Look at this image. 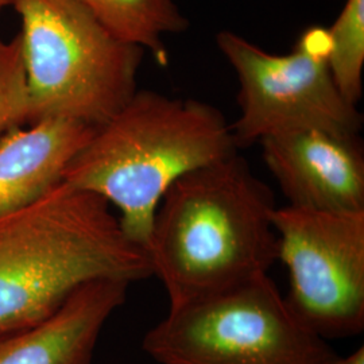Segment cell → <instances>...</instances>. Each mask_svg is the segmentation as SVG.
<instances>
[{
    "label": "cell",
    "mask_w": 364,
    "mask_h": 364,
    "mask_svg": "<svg viewBox=\"0 0 364 364\" xmlns=\"http://www.w3.org/2000/svg\"><path fill=\"white\" fill-rule=\"evenodd\" d=\"M275 208L270 188L237 153L174 182L146 247L170 308L267 275L278 260Z\"/></svg>",
    "instance_id": "cell-1"
},
{
    "label": "cell",
    "mask_w": 364,
    "mask_h": 364,
    "mask_svg": "<svg viewBox=\"0 0 364 364\" xmlns=\"http://www.w3.org/2000/svg\"><path fill=\"white\" fill-rule=\"evenodd\" d=\"M151 277L105 198L65 181L0 216V333L46 321L92 281Z\"/></svg>",
    "instance_id": "cell-2"
},
{
    "label": "cell",
    "mask_w": 364,
    "mask_h": 364,
    "mask_svg": "<svg viewBox=\"0 0 364 364\" xmlns=\"http://www.w3.org/2000/svg\"><path fill=\"white\" fill-rule=\"evenodd\" d=\"M237 153L231 124L213 105L138 91L95 127L63 181L119 210L126 236L146 250L156 208L183 174Z\"/></svg>",
    "instance_id": "cell-3"
},
{
    "label": "cell",
    "mask_w": 364,
    "mask_h": 364,
    "mask_svg": "<svg viewBox=\"0 0 364 364\" xmlns=\"http://www.w3.org/2000/svg\"><path fill=\"white\" fill-rule=\"evenodd\" d=\"M21 19L28 124L70 119L97 127L136 92L144 50L112 36L77 0H11Z\"/></svg>",
    "instance_id": "cell-4"
},
{
    "label": "cell",
    "mask_w": 364,
    "mask_h": 364,
    "mask_svg": "<svg viewBox=\"0 0 364 364\" xmlns=\"http://www.w3.org/2000/svg\"><path fill=\"white\" fill-rule=\"evenodd\" d=\"M142 348L159 364H326L335 353L269 274L169 308L144 335Z\"/></svg>",
    "instance_id": "cell-5"
},
{
    "label": "cell",
    "mask_w": 364,
    "mask_h": 364,
    "mask_svg": "<svg viewBox=\"0 0 364 364\" xmlns=\"http://www.w3.org/2000/svg\"><path fill=\"white\" fill-rule=\"evenodd\" d=\"M216 43L239 84L240 114L231 124L237 149L281 131L360 134L362 115L338 91L329 69L326 28H308L287 54L266 52L228 30L216 36Z\"/></svg>",
    "instance_id": "cell-6"
},
{
    "label": "cell",
    "mask_w": 364,
    "mask_h": 364,
    "mask_svg": "<svg viewBox=\"0 0 364 364\" xmlns=\"http://www.w3.org/2000/svg\"><path fill=\"white\" fill-rule=\"evenodd\" d=\"M278 260L287 267V301L323 338L364 329V210L275 208Z\"/></svg>",
    "instance_id": "cell-7"
},
{
    "label": "cell",
    "mask_w": 364,
    "mask_h": 364,
    "mask_svg": "<svg viewBox=\"0 0 364 364\" xmlns=\"http://www.w3.org/2000/svg\"><path fill=\"white\" fill-rule=\"evenodd\" d=\"M259 144L287 205L364 210V150L359 135L299 129L267 135Z\"/></svg>",
    "instance_id": "cell-8"
},
{
    "label": "cell",
    "mask_w": 364,
    "mask_h": 364,
    "mask_svg": "<svg viewBox=\"0 0 364 364\" xmlns=\"http://www.w3.org/2000/svg\"><path fill=\"white\" fill-rule=\"evenodd\" d=\"M130 285L92 281L46 321L0 333V364H91L102 331L124 304Z\"/></svg>",
    "instance_id": "cell-9"
},
{
    "label": "cell",
    "mask_w": 364,
    "mask_h": 364,
    "mask_svg": "<svg viewBox=\"0 0 364 364\" xmlns=\"http://www.w3.org/2000/svg\"><path fill=\"white\" fill-rule=\"evenodd\" d=\"M95 127L70 119H45L16 129L0 142V216L46 195Z\"/></svg>",
    "instance_id": "cell-10"
},
{
    "label": "cell",
    "mask_w": 364,
    "mask_h": 364,
    "mask_svg": "<svg viewBox=\"0 0 364 364\" xmlns=\"http://www.w3.org/2000/svg\"><path fill=\"white\" fill-rule=\"evenodd\" d=\"M117 39L150 52L161 66L169 64L164 38L189 23L176 0H77Z\"/></svg>",
    "instance_id": "cell-11"
},
{
    "label": "cell",
    "mask_w": 364,
    "mask_h": 364,
    "mask_svg": "<svg viewBox=\"0 0 364 364\" xmlns=\"http://www.w3.org/2000/svg\"><path fill=\"white\" fill-rule=\"evenodd\" d=\"M326 33L331 73L346 100L358 107L363 91L364 0H347Z\"/></svg>",
    "instance_id": "cell-12"
},
{
    "label": "cell",
    "mask_w": 364,
    "mask_h": 364,
    "mask_svg": "<svg viewBox=\"0 0 364 364\" xmlns=\"http://www.w3.org/2000/svg\"><path fill=\"white\" fill-rule=\"evenodd\" d=\"M30 102L26 68L19 34L0 38V142L11 131L28 123Z\"/></svg>",
    "instance_id": "cell-13"
},
{
    "label": "cell",
    "mask_w": 364,
    "mask_h": 364,
    "mask_svg": "<svg viewBox=\"0 0 364 364\" xmlns=\"http://www.w3.org/2000/svg\"><path fill=\"white\" fill-rule=\"evenodd\" d=\"M326 364H364V347H359L356 351L352 352L348 356H338L333 353Z\"/></svg>",
    "instance_id": "cell-14"
},
{
    "label": "cell",
    "mask_w": 364,
    "mask_h": 364,
    "mask_svg": "<svg viewBox=\"0 0 364 364\" xmlns=\"http://www.w3.org/2000/svg\"><path fill=\"white\" fill-rule=\"evenodd\" d=\"M11 6V0H0V13L6 9Z\"/></svg>",
    "instance_id": "cell-15"
}]
</instances>
